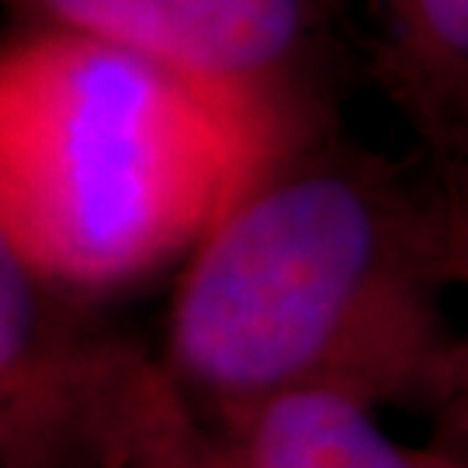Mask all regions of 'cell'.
<instances>
[{
    "label": "cell",
    "instance_id": "6da1fadb",
    "mask_svg": "<svg viewBox=\"0 0 468 468\" xmlns=\"http://www.w3.org/2000/svg\"><path fill=\"white\" fill-rule=\"evenodd\" d=\"M268 153V108L247 80L73 28L0 49V226L73 295L198 247Z\"/></svg>",
    "mask_w": 468,
    "mask_h": 468
},
{
    "label": "cell",
    "instance_id": "5b68a950",
    "mask_svg": "<svg viewBox=\"0 0 468 468\" xmlns=\"http://www.w3.org/2000/svg\"><path fill=\"white\" fill-rule=\"evenodd\" d=\"M0 468H67L17 420L0 410Z\"/></svg>",
    "mask_w": 468,
    "mask_h": 468
},
{
    "label": "cell",
    "instance_id": "277c9868",
    "mask_svg": "<svg viewBox=\"0 0 468 468\" xmlns=\"http://www.w3.org/2000/svg\"><path fill=\"white\" fill-rule=\"evenodd\" d=\"M73 32L160 63L247 80L299 28L295 0H46Z\"/></svg>",
    "mask_w": 468,
    "mask_h": 468
},
{
    "label": "cell",
    "instance_id": "3957f363",
    "mask_svg": "<svg viewBox=\"0 0 468 468\" xmlns=\"http://www.w3.org/2000/svg\"><path fill=\"white\" fill-rule=\"evenodd\" d=\"M129 368V357L77 326L73 292L49 282L0 226V410L80 468Z\"/></svg>",
    "mask_w": 468,
    "mask_h": 468
},
{
    "label": "cell",
    "instance_id": "7a4b0ae2",
    "mask_svg": "<svg viewBox=\"0 0 468 468\" xmlns=\"http://www.w3.org/2000/svg\"><path fill=\"white\" fill-rule=\"evenodd\" d=\"M375 264V216L351 185L299 177L250 191L201 239L174 292L177 382L247 413L323 382Z\"/></svg>",
    "mask_w": 468,
    "mask_h": 468
},
{
    "label": "cell",
    "instance_id": "8992f818",
    "mask_svg": "<svg viewBox=\"0 0 468 468\" xmlns=\"http://www.w3.org/2000/svg\"><path fill=\"white\" fill-rule=\"evenodd\" d=\"M420 7L444 42L468 49V0H420Z\"/></svg>",
    "mask_w": 468,
    "mask_h": 468
}]
</instances>
